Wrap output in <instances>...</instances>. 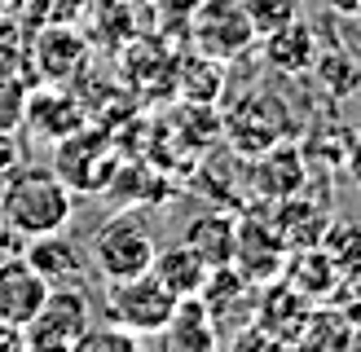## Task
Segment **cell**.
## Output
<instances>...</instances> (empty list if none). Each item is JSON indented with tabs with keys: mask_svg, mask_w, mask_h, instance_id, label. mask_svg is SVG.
I'll use <instances>...</instances> for the list:
<instances>
[{
	"mask_svg": "<svg viewBox=\"0 0 361 352\" xmlns=\"http://www.w3.org/2000/svg\"><path fill=\"white\" fill-rule=\"evenodd\" d=\"M9 13V0H0V18H5Z\"/></svg>",
	"mask_w": 361,
	"mask_h": 352,
	"instance_id": "obj_36",
	"label": "cell"
},
{
	"mask_svg": "<svg viewBox=\"0 0 361 352\" xmlns=\"http://www.w3.org/2000/svg\"><path fill=\"white\" fill-rule=\"evenodd\" d=\"M264 211H269V220H274L278 238L286 242V251L317 246L322 234H326V225L335 220L331 216V203H317L309 185H304L300 194H291V199H282V203H264Z\"/></svg>",
	"mask_w": 361,
	"mask_h": 352,
	"instance_id": "obj_11",
	"label": "cell"
},
{
	"mask_svg": "<svg viewBox=\"0 0 361 352\" xmlns=\"http://www.w3.org/2000/svg\"><path fill=\"white\" fill-rule=\"evenodd\" d=\"M309 163H304V154L295 141H278V146H269L256 154V163L247 172V185H251V199L256 203H282L300 194L309 185Z\"/></svg>",
	"mask_w": 361,
	"mask_h": 352,
	"instance_id": "obj_9",
	"label": "cell"
},
{
	"mask_svg": "<svg viewBox=\"0 0 361 352\" xmlns=\"http://www.w3.org/2000/svg\"><path fill=\"white\" fill-rule=\"evenodd\" d=\"M344 172H348V181H353V185H361V132L353 137V150H348V163H344Z\"/></svg>",
	"mask_w": 361,
	"mask_h": 352,
	"instance_id": "obj_33",
	"label": "cell"
},
{
	"mask_svg": "<svg viewBox=\"0 0 361 352\" xmlns=\"http://www.w3.org/2000/svg\"><path fill=\"white\" fill-rule=\"evenodd\" d=\"M326 9L339 13V18H357L361 13V0H326Z\"/></svg>",
	"mask_w": 361,
	"mask_h": 352,
	"instance_id": "obj_35",
	"label": "cell"
},
{
	"mask_svg": "<svg viewBox=\"0 0 361 352\" xmlns=\"http://www.w3.org/2000/svg\"><path fill=\"white\" fill-rule=\"evenodd\" d=\"M331 304L344 313V322L361 334V277H348V282H339V291H335V299Z\"/></svg>",
	"mask_w": 361,
	"mask_h": 352,
	"instance_id": "obj_30",
	"label": "cell"
},
{
	"mask_svg": "<svg viewBox=\"0 0 361 352\" xmlns=\"http://www.w3.org/2000/svg\"><path fill=\"white\" fill-rule=\"evenodd\" d=\"M13 168H23V150H18L13 132H0V181H5Z\"/></svg>",
	"mask_w": 361,
	"mask_h": 352,
	"instance_id": "obj_31",
	"label": "cell"
},
{
	"mask_svg": "<svg viewBox=\"0 0 361 352\" xmlns=\"http://www.w3.org/2000/svg\"><path fill=\"white\" fill-rule=\"evenodd\" d=\"M168 352H221V330H216L212 313L203 308V299H176V313L168 317L164 326Z\"/></svg>",
	"mask_w": 361,
	"mask_h": 352,
	"instance_id": "obj_21",
	"label": "cell"
},
{
	"mask_svg": "<svg viewBox=\"0 0 361 352\" xmlns=\"http://www.w3.org/2000/svg\"><path fill=\"white\" fill-rule=\"evenodd\" d=\"M9 5H13V0H9Z\"/></svg>",
	"mask_w": 361,
	"mask_h": 352,
	"instance_id": "obj_37",
	"label": "cell"
},
{
	"mask_svg": "<svg viewBox=\"0 0 361 352\" xmlns=\"http://www.w3.org/2000/svg\"><path fill=\"white\" fill-rule=\"evenodd\" d=\"M243 9L251 18V27H256V35H269V31H278L286 23H295L300 13V0H243Z\"/></svg>",
	"mask_w": 361,
	"mask_h": 352,
	"instance_id": "obj_27",
	"label": "cell"
},
{
	"mask_svg": "<svg viewBox=\"0 0 361 352\" xmlns=\"http://www.w3.org/2000/svg\"><path fill=\"white\" fill-rule=\"evenodd\" d=\"M282 260H286V242L278 238L274 220H269L264 203H251V211L238 216V238H233V269H238L247 282H274L282 273Z\"/></svg>",
	"mask_w": 361,
	"mask_h": 352,
	"instance_id": "obj_7",
	"label": "cell"
},
{
	"mask_svg": "<svg viewBox=\"0 0 361 352\" xmlns=\"http://www.w3.org/2000/svg\"><path fill=\"white\" fill-rule=\"evenodd\" d=\"M154 246L159 242H154V234L146 229V220L119 211V216H111L93 234V256H88V264H93L106 282H128V277L150 273Z\"/></svg>",
	"mask_w": 361,
	"mask_h": 352,
	"instance_id": "obj_2",
	"label": "cell"
},
{
	"mask_svg": "<svg viewBox=\"0 0 361 352\" xmlns=\"http://www.w3.org/2000/svg\"><path fill=\"white\" fill-rule=\"evenodd\" d=\"M313 299H304L300 291H291L282 277H274V282H264L260 287V299H256V326H264L269 334H278V339H286V344H300V334H304V326H309V317H313Z\"/></svg>",
	"mask_w": 361,
	"mask_h": 352,
	"instance_id": "obj_14",
	"label": "cell"
},
{
	"mask_svg": "<svg viewBox=\"0 0 361 352\" xmlns=\"http://www.w3.org/2000/svg\"><path fill=\"white\" fill-rule=\"evenodd\" d=\"M322 251H326V260L335 264L339 277H361V225L353 220H331L326 234H322Z\"/></svg>",
	"mask_w": 361,
	"mask_h": 352,
	"instance_id": "obj_24",
	"label": "cell"
},
{
	"mask_svg": "<svg viewBox=\"0 0 361 352\" xmlns=\"http://www.w3.org/2000/svg\"><path fill=\"white\" fill-rule=\"evenodd\" d=\"M233 238H238V216H229V211H221V207L194 216L185 225V234H180V242H185L207 269H225V264H233Z\"/></svg>",
	"mask_w": 361,
	"mask_h": 352,
	"instance_id": "obj_20",
	"label": "cell"
},
{
	"mask_svg": "<svg viewBox=\"0 0 361 352\" xmlns=\"http://www.w3.org/2000/svg\"><path fill=\"white\" fill-rule=\"evenodd\" d=\"M88 58V44L80 31L49 23L40 35H31V66L44 75V84H66Z\"/></svg>",
	"mask_w": 361,
	"mask_h": 352,
	"instance_id": "obj_15",
	"label": "cell"
},
{
	"mask_svg": "<svg viewBox=\"0 0 361 352\" xmlns=\"http://www.w3.org/2000/svg\"><path fill=\"white\" fill-rule=\"evenodd\" d=\"M49 295V282L27 264V256H5L0 260V322L5 326H27L40 313Z\"/></svg>",
	"mask_w": 361,
	"mask_h": 352,
	"instance_id": "obj_13",
	"label": "cell"
},
{
	"mask_svg": "<svg viewBox=\"0 0 361 352\" xmlns=\"http://www.w3.org/2000/svg\"><path fill=\"white\" fill-rule=\"evenodd\" d=\"M150 273L164 282V287L176 295V299H190V295H198L203 291V282H207V264L198 260L185 242H168V246H154V264H150Z\"/></svg>",
	"mask_w": 361,
	"mask_h": 352,
	"instance_id": "obj_22",
	"label": "cell"
},
{
	"mask_svg": "<svg viewBox=\"0 0 361 352\" xmlns=\"http://www.w3.org/2000/svg\"><path fill=\"white\" fill-rule=\"evenodd\" d=\"M164 13H176V18H190L194 9H198V0H154Z\"/></svg>",
	"mask_w": 361,
	"mask_h": 352,
	"instance_id": "obj_34",
	"label": "cell"
},
{
	"mask_svg": "<svg viewBox=\"0 0 361 352\" xmlns=\"http://www.w3.org/2000/svg\"><path fill=\"white\" fill-rule=\"evenodd\" d=\"M291 291H300L304 299H313V304H331L335 291H339V277L335 264L326 260L322 246H300V251H286L282 260V273H278Z\"/></svg>",
	"mask_w": 361,
	"mask_h": 352,
	"instance_id": "obj_18",
	"label": "cell"
},
{
	"mask_svg": "<svg viewBox=\"0 0 361 352\" xmlns=\"http://www.w3.org/2000/svg\"><path fill=\"white\" fill-rule=\"evenodd\" d=\"M260 53H264V62L269 70H278V75H309L313 70V58H317V35L313 27L304 23V18H295V23H286L278 31H269L260 35Z\"/></svg>",
	"mask_w": 361,
	"mask_h": 352,
	"instance_id": "obj_17",
	"label": "cell"
},
{
	"mask_svg": "<svg viewBox=\"0 0 361 352\" xmlns=\"http://www.w3.org/2000/svg\"><path fill=\"white\" fill-rule=\"evenodd\" d=\"M93 326V304L84 287H49L40 313L23 326L27 352H71V344Z\"/></svg>",
	"mask_w": 361,
	"mask_h": 352,
	"instance_id": "obj_5",
	"label": "cell"
},
{
	"mask_svg": "<svg viewBox=\"0 0 361 352\" xmlns=\"http://www.w3.org/2000/svg\"><path fill=\"white\" fill-rule=\"evenodd\" d=\"M31 66V31L18 18H0V75H23Z\"/></svg>",
	"mask_w": 361,
	"mask_h": 352,
	"instance_id": "obj_25",
	"label": "cell"
},
{
	"mask_svg": "<svg viewBox=\"0 0 361 352\" xmlns=\"http://www.w3.org/2000/svg\"><path fill=\"white\" fill-rule=\"evenodd\" d=\"M71 352H146V344H141V334L106 322V326H88L80 339L71 344Z\"/></svg>",
	"mask_w": 361,
	"mask_h": 352,
	"instance_id": "obj_26",
	"label": "cell"
},
{
	"mask_svg": "<svg viewBox=\"0 0 361 352\" xmlns=\"http://www.w3.org/2000/svg\"><path fill=\"white\" fill-rule=\"evenodd\" d=\"M23 128L31 137H40L44 146H58V141H66L71 132L84 128V111L75 97L66 93H27V111H23Z\"/></svg>",
	"mask_w": 361,
	"mask_h": 352,
	"instance_id": "obj_16",
	"label": "cell"
},
{
	"mask_svg": "<svg viewBox=\"0 0 361 352\" xmlns=\"http://www.w3.org/2000/svg\"><path fill=\"white\" fill-rule=\"evenodd\" d=\"M53 172L66 181L71 194H102V189L115 185L119 154H115V146H111V137L88 132V123H84L80 132H71L66 141H58Z\"/></svg>",
	"mask_w": 361,
	"mask_h": 352,
	"instance_id": "obj_6",
	"label": "cell"
},
{
	"mask_svg": "<svg viewBox=\"0 0 361 352\" xmlns=\"http://www.w3.org/2000/svg\"><path fill=\"white\" fill-rule=\"evenodd\" d=\"M27 111V84L23 75H0V132H18Z\"/></svg>",
	"mask_w": 361,
	"mask_h": 352,
	"instance_id": "obj_28",
	"label": "cell"
},
{
	"mask_svg": "<svg viewBox=\"0 0 361 352\" xmlns=\"http://www.w3.org/2000/svg\"><path fill=\"white\" fill-rule=\"evenodd\" d=\"M18 251H23V238H18L13 225L0 216V260H5V256H18Z\"/></svg>",
	"mask_w": 361,
	"mask_h": 352,
	"instance_id": "obj_32",
	"label": "cell"
},
{
	"mask_svg": "<svg viewBox=\"0 0 361 352\" xmlns=\"http://www.w3.org/2000/svg\"><path fill=\"white\" fill-rule=\"evenodd\" d=\"M23 256L49 287H84L88 269H93V264H88V251L80 242L66 238V229L62 234H44V238H27Z\"/></svg>",
	"mask_w": 361,
	"mask_h": 352,
	"instance_id": "obj_12",
	"label": "cell"
},
{
	"mask_svg": "<svg viewBox=\"0 0 361 352\" xmlns=\"http://www.w3.org/2000/svg\"><path fill=\"white\" fill-rule=\"evenodd\" d=\"M198 299H203V308L212 313L216 330L225 334H238L243 326L256 322V299H260V287L256 282H247L233 264H225V269H212L203 291H198Z\"/></svg>",
	"mask_w": 361,
	"mask_h": 352,
	"instance_id": "obj_8",
	"label": "cell"
},
{
	"mask_svg": "<svg viewBox=\"0 0 361 352\" xmlns=\"http://www.w3.org/2000/svg\"><path fill=\"white\" fill-rule=\"evenodd\" d=\"M23 352H27V348H23Z\"/></svg>",
	"mask_w": 361,
	"mask_h": 352,
	"instance_id": "obj_38",
	"label": "cell"
},
{
	"mask_svg": "<svg viewBox=\"0 0 361 352\" xmlns=\"http://www.w3.org/2000/svg\"><path fill=\"white\" fill-rule=\"evenodd\" d=\"M0 216L13 225V234L23 242L62 234L75 216V194L66 189V181L53 168L23 163L0 181Z\"/></svg>",
	"mask_w": 361,
	"mask_h": 352,
	"instance_id": "obj_1",
	"label": "cell"
},
{
	"mask_svg": "<svg viewBox=\"0 0 361 352\" xmlns=\"http://www.w3.org/2000/svg\"><path fill=\"white\" fill-rule=\"evenodd\" d=\"M225 132L233 141V150H243L256 158L260 150L286 141V111H282V97L274 93H251L238 101V111L225 119Z\"/></svg>",
	"mask_w": 361,
	"mask_h": 352,
	"instance_id": "obj_10",
	"label": "cell"
},
{
	"mask_svg": "<svg viewBox=\"0 0 361 352\" xmlns=\"http://www.w3.org/2000/svg\"><path fill=\"white\" fill-rule=\"evenodd\" d=\"M229 352H295L286 339H278V334H269L264 326H243L238 334H229Z\"/></svg>",
	"mask_w": 361,
	"mask_h": 352,
	"instance_id": "obj_29",
	"label": "cell"
},
{
	"mask_svg": "<svg viewBox=\"0 0 361 352\" xmlns=\"http://www.w3.org/2000/svg\"><path fill=\"white\" fill-rule=\"evenodd\" d=\"M309 75H317V84L326 88L331 101H344V97H353L361 88V62L353 58L344 44H331V49H317Z\"/></svg>",
	"mask_w": 361,
	"mask_h": 352,
	"instance_id": "obj_23",
	"label": "cell"
},
{
	"mask_svg": "<svg viewBox=\"0 0 361 352\" xmlns=\"http://www.w3.org/2000/svg\"><path fill=\"white\" fill-rule=\"evenodd\" d=\"M176 313V295L154 273H141L128 282H106V322H115L133 334H164L168 317Z\"/></svg>",
	"mask_w": 361,
	"mask_h": 352,
	"instance_id": "obj_4",
	"label": "cell"
},
{
	"mask_svg": "<svg viewBox=\"0 0 361 352\" xmlns=\"http://www.w3.org/2000/svg\"><path fill=\"white\" fill-rule=\"evenodd\" d=\"M190 35H194V49L221 66L247 58L260 44L243 0H198V9L190 13Z\"/></svg>",
	"mask_w": 361,
	"mask_h": 352,
	"instance_id": "obj_3",
	"label": "cell"
},
{
	"mask_svg": "<svg viewBox=\"0 0 361 352\" xmlns=\"http://www.w3.org/2000/svg\"><path fill=\"white\" fill-rule=\"evenodd\" d=\"M353 123L339 115V106L331 101V111L326 115H317L313 119V128H309V137H304V146H300V154H304V163H317V172H344V163H348V150H353Z\"/></svg>",
	"mask_w": 361,
	"mask_h": 352,
	"instance_id": "obj_19",
	"label": "cell"
}]
</instances>
